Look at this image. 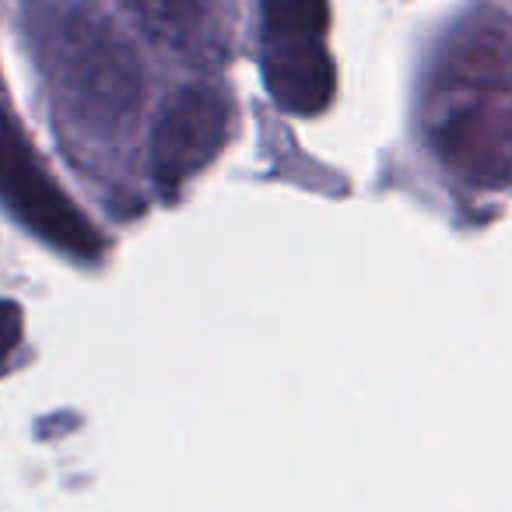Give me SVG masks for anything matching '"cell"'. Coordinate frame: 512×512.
<instances>
[{"mask_svg":"<svg viewBox=\"0 0 512 512\" xmlns=\"http://www.w3.org/2000/svg\"><path fill=\"white\" fill-rule=\"evenodd\" d=\"M0 204L60 253L81 256V260L99 256L102 235L46 172V165L39 162L8 113H0Z\"/></svg>","mask_w":512,"mask_h":512,"instance_id":"obj_1","label":"cell"},{"mask_svg":"<svg viewBox=\"0 0 512 512\" xmlns=\"http://www.w3.org/2000/svg\"><path fill=\"white\" fill-rule=\"evenodd\" d=\"M57 78L88 120L123 123L141 102V64L113 29L92 18L64 25L57 39Z\"/></svg>","mask_w":512,"mask_h":512,"instance_id":"obj_2","label":"cell"},{"mask_svg":"<svg viewBox=\"0 0 512 512\" xmlns=\"http://www.w3.org/2000/svg\"><path fill=\"white\" fill-rule=\"evenodd\" d=\"M228 141V106L214 88L190 85L165 102L151 134V172L162 186H179L214 162Z\"/></svg>","mask_w":512,"mask_h":512,"instance_id":"obj_3","label":"cell"},{"mask_svg":"<svg viewBox=\"0 0 512 512\" xmlns=\"http://www.w3.org/2000/svg\"><path fill=\"white\" fill-rule=\"evenodd\" d=\"M435 148L470 183H505L512 179V109L491 102L456 109L435 130Z\"/></svg>","mask_w":512,"mask_h":512,"instance_id":"obj_4","label":"cell"},{"mask_svg":"<svg viewBox=\"0 0 512 512\" xmlns=\"http://www.w3.org/2000/svg\"><path fill=\"white\" fill-rule=\"evenodd\" d=\"M264 81L271 99L285 113L316 116L334 95V64L323 39H285L267 36L264 43Z\"/></svg>","mask_w":512,"mask_h":512,"instance_id":"obj_5","label":"cell"},{"mask_svg":"<svg viewBox=\"0 0 512 512\" xmlns=\"http://www.w3.org/2000/svg\"><path fill=\"white\" fill-rule=\"evenodd\" d=\"M446 81L477 92H495L512 85V43L502 32L474 29L449 50Z\"/></svg>","mask_w":512,"mask_h":512,"instance_id":"obj_6","label":"cell"},{"mask_svg":"<svg viewBox=\"0 0 512 512\" xmlns=\"http://www.w3.org/2000/svg\"><path fill=\"white\" fill-rule=\"evenodd\" d=\"M130 11L137 15L141 29L162 46H186L204 29V0H130Z\"/></svg>","mask_w":512,"mask_h":512,"instance_id":"obj_7","label":"cell"},{"mask_svg":"<svg viewBox=\"0 0 512 512\" xmlns=\"http://www.w3.org/2000/svg\"><path fill=\"white\" fill-rule=\"evenodd\" d=\"M267 36L323 39L330 25L327 0H260Z\"/></svg>","mask_w":512,"mask_h":512,"instance_id":"obj_8","label":"cell"},{"mask_svg":"<svg viewBox=\"0 0 512 512\" xmlns=\"http://www.w3.org/2000/svg\"><path fill=\"white\" fill-rule=\"evenodd\" d=\"M18 341H22V309L15 302H0V369L15 355Z\"/></svg>","mask_w":512,"mask_h":512,"instance_id":"obj_9","label":"cell"}]
</instances>
